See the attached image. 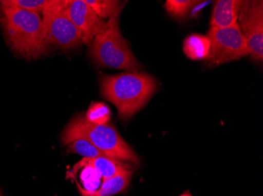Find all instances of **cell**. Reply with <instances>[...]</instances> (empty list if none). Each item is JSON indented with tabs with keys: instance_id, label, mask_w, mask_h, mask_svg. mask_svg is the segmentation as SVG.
<instances>
[{
	"instance_id": "cell-1",
	"label": "cell",
	"mask_w": 263,
	"mask_h": 196,
	"mask_svg": "<svg viewBox=\"0 0 263 196\" xmlns=\"http://www.w3.org/2000/svg\"><path fill=\"white\" fill-rule=\"evenodd\" d=\"M0 24L6 39L16 54L36 59L47 54L43 20L37 13L0 4Z\"/></svg>"
},
{
	"instance_id": "cell-2",
	"label": "cell",
	"mask_w": 263,
	"mask_h": 196,
	"mask_svg": "<svg viewBox=\"0 0 263 196\" xmlns=\"http://www.w3.org/2000/svg\"><path fill=\"white\" fill-rule=\"evenodd\" d=\"M100 84L103 97L116 106L122 120L140 110L157 89V82L152 76L138 72L103 76Z\"/></svg>"
},
{
	"instance_id": "cell-3",
	"label": "cell",
	"mask_w": 263,
	"mask_h": 196,
	"mask_svg": "<svg viewBox=\"0 0 263 196\" xmlns=\"http://www.w3.org/2000/svg\"><path fill=\"white\" fill-rule=\"evenodd\" d=\"M78 139L89 141L108 157L139 164V159L111 124H91L85 117L73 118L62 135V142L68 145Z\"/></svg>"
},
{
	"instance_id": "cell-4",
	"label": "cell",
	"mask_w": 263,
	"mask_h": 196,
	"mask_svg": "<svg viewBox=\"0 0 263 196\" xmlns=\"http://www.w3.org/2000/svg\"><path fill=\"white\" fill-rule=\"evenodd\" d=\"M121 12L110 17L97 34L90 46L89 55L98 66L138 72L141 66L121 33Z\"/></svg>"
},
{
	"instance_id": "cell-5",
	"label": "cell",
	"mask_w": 263,
	"mask_h": 196,
	"mask_svg": "<svg viewBox=\"0 0 263 196\" xmlns=\"http://www.w3.org/2000/svg\"><path fill=\"white\" fill-rule=\"evenodd\" d=\"M66 4V0H54L43 12V26L47 43L70 50L78 48L83 42L81 32L65 14Z\"/></svg>"
},
{
	"instance_id": "cell-6",
	"label": "cell",
	"mask_w": 263,
	"mask_h": 196,
	"mask_svg": "<svg viewBox=\"0 0 263 196\" xmlns=\"http://www.w3.org/2000/svg\"><path fill=\"white\" fill-rule=\"evenodd\" d=\"M211 42L210 66H218L238 60L249 54L246 41L237 23L231 27H211L208 32Z\"/></svg>"
},
{
	"instance_id": "cell-7",
	"label": "cell",
	"mask_w": 263,
	"mask_h": 196,
	"mask_svg": "<svg viewBox=\"0 0 263 196\" xmlns=\"http://www.w3.org/2000/svg\"><path fill=\"white\" fill-rule=\"evenodd\" d=\"M239 26L249 54L256 61L263 59V2L243 1L239 13Z\"/></svg>"
},
{
	"instance_id": "cell-8",
	"label": "cell",
	"mask_w": 263,
	"mask_h": 196,
	"mask_svg": "<svg viewBox=\"0 0 263 196\" xmlns=\"http://www.w3.org/2000/svg\"><path fill=\"white\" fill-rule=\"evenodd\" d=\"M65 14L81 32L83 43L91 46L97 34L106 26L84 0H68Z\"/></svg>"
},
{
	"instance_id": "cell-9",
	"label": "cell",
	"mask_w": 263,
	"mask_h": 196,
	"mask_svg": "<svg viewBox=\"0 0 263 196\" xmlns=\"http://www.w3.org/2000/svg\"><path fill=\"white\" fill-rule=\"evenodd\" d=\"M242 0H218L211 16V26L218 29L231 27L237 23Z\"/></svg>"
},
{
	"instance_id": "cell-10",
	"label": "cell",
	"mask_w": 263,
	"mask_h": 196,
	"mask_svg": "<svg viewBox=\"0 0 263 196\" xmlns=\"http://www.w3.org/2000/svg\"><path fill=\"white\" fill-rule=\"evenodd\" d=\"M71 173L78 175V178L73 177V179L76 181L77 186L81 195L98 191L101 187L103 178L98 171L82 160L75 165Z\"/></svg>"
},
{
	"instance_id": "cell-11",
	"label": "cell",
	"mask_w": 263,
	"mask_h": 196,
	"mask_svg": "<svg viewBox=\"0 0 263 196\" xmlns=\"http://www.w3.org/2000/svg\"><path fill=\"white\" fill-rule=\"evenodd\" d=\"M83 162L91 165L98 171L103 180L113 178L124 171L129 169V166L120 160L108 156H100L97 158H84Z\"/></svg>"
},
{
	"instance_id": "cell-12",
	"label": "cell",
	"mask_w": 263,
	"mask_h": 196,
	"mask_svg": "<svg viewBox=\"0 0 263 196\" xmlns=\"http://www.w3.org/2000/svg\"><path fill=\"white\" fill-rule=\"evenodd\" d=\"M211 42L208 35L193 34L184 39L183 51L191 60H208Z\"/></svg>"
},
{
	"instance_id": "cell-13",
	"label": "cell",
	"mask_w": 263,
	"mask_h": 196,
	"mask_svg": "<svg viewBox=\"0 0 263 196\" xmlns=\"http://www.w3.org/2000/svg\"><path fill=\"white\" fill-rule=\"evenodd\" d=\"M133 173L134 171L131 169H127L113 178L103 180L101 187L98 191L81 196H112L122 192L128 187Z\"/></svg>"
},
{
	"instance_id": "cell-14",
	"label": "cell",
	"mask_w": 263,
	"mask_h": 196,
	"mask_svg": "<svg viewBox=\"0 0 263 196\" xmlns=\"http://www.w3.org/2000/svg\"><path fill=\"white\" fill-rule=\"evenodd\" d=\"M84 1L102 19H110L118 12L122 10V7L124 6V4L121 6L120 2L117 0H84Z\"/></svg>"
},
{
	"instance_id": "cell-15",
	"label": "cell",
	"mask_w": 263,
	"mask_h": 196,
	"mask_svg": "<svg viewBox=\"0 0 263 196\" xmlns=\"http://www.w3.org/2000/svg\"><path fill=\"white\" fill-rule=\"evenodd\" d=\"M111 117L110 107L104 103H92L88 107L85 119L94 125H105L108 123Z\"/></svg>"
},
{
	"instance_id": "cell-16",
	"label": "cell",
	"mask_w": 263,
	"mask_h": 196,
	"mask_svg": "<svg viewBox=\"0 0 263 196\" xmlns=\"http://www.w3.org/2000/svg\"><path fill=\"white\" fill-rule=\"evenodd\" d=\"M53 2L54 0H2L0 1V4L40 14L51 5Z\"/></svg>"
},
{
	"instance_id": "cell-17",
	"label": "cell",
	"mask_w": 263,
	"mask_h": 196,
	"mask_svg": "<svg viewBox=\"0 0 263 196\" xmlns=\"http://www.w3.org/2000/svg\"><path fill=\"white\" fill-rule=\"evenodd\" d=\"M67 151L73 154L80 155L84 158H97L107 156L96 148L91 143L85 139H78L68 144Z\"/></svg>"
},
{
	"instance_id": "cell-18",
	"label": "cell",
	"mask_w": 263,
	"mask_h": 196,
	"mask_svg": "<svg viewBox=\"0 0 263 196\" xmlns=\"http://www.w3.org/2000/svg\"><path fill=\"white\" fill-rule=\"evenodd\" d=\"M199 3L201 1L195 0H167L165 4V9L174 17H184Z\"/></svg>"
},
{
	"instance_id": "cell-19",
	"label": "cell",
	"mask_w": 263,
	"mask_h": 196,
	"mask_svg": "<svg viewBox=\"0 0 263 196\" xmlns=\"http://www.w3.org/2000/svg\"><path fill=\"white\" fill-rule=\"evenodd\" d=\"M180 196H192V195H191V194H189V193L186 192V193H184V194H181V195H180Z\"/></svg>"
},
{
	"instance_id": "cell-20",
	"label": "cell",
	"mask_w": 263,
	"mask_h": 196,
	"mask_svg": "<svg viewBox=\"0 0 263 196\" xmlns=\"http://www.w3.org/2000/svg\"><path fill=\"white\" fill-rule=\"evenodd\" d=\"M0 196H4L2 194V191H1V190H0Z\"/></svg>"
}]
</instances>
